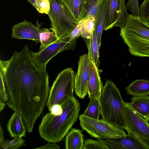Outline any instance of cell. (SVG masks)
Returning <instances> with one entry per match:
<instances>
[{
	"mask_svg": "<svg viewBox=\"0 0 149 149\" xmlns=\"http://www.w3.org/2000/svg\"><path fill=\"white\" fill-rule=\"evenodd\" d=\"M0 70L8 96L6 104L21 115L26 130L31 133L48 97L47 72L36 66L27 45L20 52L15 51L10 59L1 60Z\"/></svg>",
	"mask_w": 149,
	"mask_h": 149,
	"instance_id": "cell-1",
	"label": "cell"
},
{
	"mask_svg": "<svg viewBox=\"0 0 149 149\" xmlns=\"http://www.w3.org/2000/svg\"><path fill=\"white\" fill-rule=\"evenodd\" d=\"M61 104L63 109L62 114L55 116L50 112L47 113L39 126L40 136L49 143H56L62 141L79 116L80 104L74 96Z\"/></svg>",
	"mask_w": 149,
	"mask_h": 149,
	"instance_id": "cell-2",
	"label": "cell"
},
{
	"mask_svg": "<svg viewBox=\"0 0 149 149\" xmlns=\"http://www.w3.org/2000/svg\"><path fill=\"white\" fill-rule=\"evenodd\" d=\"M120 35L131 54L149 57V26L140 17L129 14L125 27L120 28Z\"/></svg>",
	"mask_w": 149,
	"mask_h": 149,
	"instance_id": "cell-3",
	"label": "cell"
},
{
	"mask_svg": "<svg viewBox=\"0 0 149 149\" xmlns=\"http://www.w3.org/2000/svg\"><path fill=\"white\" fill-rule=\"evenodd\" d=\"M99 101L102 119L116 127L125 130L124 102L119 89L112 81L107 79Z\"/></svg>",
	"mask_w": 149,
	"mask_h": 149,
	"instance_id": "cell-4",
	"label": "cell"
},
{
	"mask_svg": "<svg viewBox=\"0 0 149 149\" xmlns=\"http://www.w3.org/2000/svg\"><path fill=\"white\" fill-rule=\"evenodd\" d=\"M50 7L47 15L51 25L49 29L58 38L69 34L79 22L64 0H49Z\"/></svg>",
	"mask_w": 149,
	"mask_h": 149,
	"instance_id": "cell-5",
	"label": "cell"
},
{
	"mask_svg": "<svg viewBox=\"0 0 149 149\" xmlns=\"http://www.w3.org/2000/svg\"><path fill=\"white\" fill-rule=\"evenodd\" d=\"M75 73L70 68L65 69L58 74L50 89L46 106L50 112L52 106L61 104L69 97L73 96Z\"/></svg>",
	"mask_w": 149,
	"mask_h": 149,
	"instance_id": "cell-6",
	"label": "cell"
},
{
	"mask_svg": "<svg viewBox=\"0 0 149 149\" xmlns=\"http://www.w3.org/2000/svg\"><path fill=\"white\" fill-rule=\"evenodd\" d=\"M80 123L83 130L97 139L125 137L127 134L122 129L116 127L104 120L88 117L83 114L79 116Z\"/></svg>",
	"mask_w": 149,
	"mask_h": 149,
	"instance_id": "cell-7",
	"label": "cell"
},
{
	"mask_svg": "<svg viewBox=\"0 0 149 149\" xmlns=\"http://www.w3.org/2000/svg\"><path fill=\"white\" fill-rule=\"evenodd\" d=\"M124 112L128 134L149 145L148 122L124 102Z\"/></svg>",
	"mask_w": 149,
	"mask_h": 149,
	"instance_id": "cell-8",
	"label": "cell"
},
{
	"mask_svg": "<svg viewBox=\"0 0 149 149\" xmlns=\"http://www.w3.org/2000/svg\"><path fill=\"white\" fill-rule=\"evenodd\" d=\"M76 39L72 41L65 37L58 38L55 42L42 51L35 52L30 50L31 58L36 66L46 71V65L50 59L58 53L65 50L73 49Z\"/></svg>",
	"mask_w": 149,
	"mask_h": 149,
	"instance_id": "cell-9",
	"label": "cell"
},
{
	"mask_svg": "<svg viewBox=\"0 0 149 149\" xmlns=\"http://www.w3.org/2000/svg\"><path fill=\"white\" fill-rule=\"evenodd\" d=\"M91 59L88 54L81 56L75 75L74 91L79 97L83 99L88 93L90 74Z\"/></svg>",
	"mask_w": 149,
	"mask_h": 149,
	"instance_id": "cell-10",
	"label": "cell"
},
{
	"mask_svg": "<svg viewBox=\"0 0 149 149\" xmlns=\"http://www.w3.org/2000/svg\"><path fill=\"white\" fill-rule=\"evenodd\" d=\"M41 28L38 20L35 25L32 22L24 19L13 26L11 36L17 39H29L36 43L40 42L39 35Z\"/></svg>",
	"mask_w": 149,
	"mask_h": 149,
	"instance_id": "cell-11",
	"label": "cell"
},
{
	"mask_svg": "<svg viewBox=\"0 0 149 149\" xmlns=\"http://www.w3.org/2000/svg\"><path fill=\"white\" fill-rule=\"evenodd\" d=\"M107 149H149V145L127 134L125 137L116 138H99Z\"/></svg>",
	"mask_w": 149,
	"mask_h": 149,
	"instance_id": "cell-12",
	"label": "cell"
},
{
	"mask_svg": "<svg viewBox=\"0 0 149 149\" xmlns=\"http://www.w3.org/2000/svg\"><path fill=\"white\" fill-rule=\"evenodd\" d=\"M103 87L98 68L93 61L91 60L90 77L88 91L89 99L96 98L99 100Z\"/></svg>",
	"mask_w": 149,
	"mask_h": 149,
	"instance_id": "cell-13",
	"label": "cell"
},
{
	"mask_svg": "<svg viewBox=\"0 0 149 149\" xmlns=\"http://www.w3.org/2000/svg\"><path fill=\"white\" fill-rule=\"evenodd\" d=\"M7 127L11 137L22 138L26 136V128L22 118L16 112H14L8 120Z\"/></svg>",
	"mask_w": 149,
	"mask_h": 149,
	"instance_id": "cell-14",
	"label": "cell"
},
{
	"mask_svg": "<svg viewBox=\"0 0 149 149\" xmlns=\"http://www.w3.org/2000/svg\"><path fill=\"white\" fill-rule=\"evenodd\" d=\"M120 13V0H108L107 9L104 30L112 29L118 21Z\"/></svg>",
	"mask_w": 149,
	"mask_h": 149,
	"instance_id": "cell-15",
	"label": "cell"
},
{
	"mask_svg": "<svg viewBox=\"0 0 149 149\" xmlns=\"http://www.w3.org/2000/svg\"><path fill=\"white\" fill-rule=\"evenodd\" d=\"M84 141V136L82 131L71 128L65 136V148L83 149Z\"/></svg>",
	"mask_w": 149,
	"mask_h": 149,
	"instance_id": "cell-16",
	"label": "cell"
},
{
	"mask_svg": "<svg viewBox=\"0 0 149 149\" xmlns=\"http://www.w3.org/2000/svg\"><path fill=\"white\" fill-rule=\"evenodd\" d=\"M131 102L128 103L130 107L148 122L149 96H133Z\"/></svg>",
	"mask_w": 149,
	"mask_h": 149,
	"instance_id": "cell-17",
	"label": "cell"
},
{
	"mask_svg": "<svg viewBox=\"0 0 149 149\" xmlns=\"http://www.w3.org/2000/svg\"><path fill=\"white\" fill-rule=\"evenodd\" d=\"M127 94L132 96H143L149 95V81L137 79L125 87Z\"/></svg>",
	"mask_w": 149,
	"mask_h": 149,
	"instance_id": "cell-18",
	"label": "cell"
},
{
	"mask_svg": "<svg viewBox=\"0 0 149 149\" xmlns=\"http://www.w3.org/2000/svg\"><path fill=\"white\" fill-rule=\"evenodd\" d=\"M88 50V54L98 68L99 65V47L95 30H94L89 38H83Z\"/></svg>",
	"mask_w": 149,
	"mask_h": 149,
	"instance_id": "cell-19",
	"label": "cell"
},
{
	"mask_svg": "<svg viewBox=\"0 0 149 149\" xmlns=\"http://www.w3.org/2000/svg\"><path fill=\"white\" fill-rule=\"evenodd\" d=\"M108 0H104L101 6L97 19L95 21V30L98 45L101 44V39L104 30L107 9Z\"/></svg>",
	"mask_w": 149,
	"mask_h": 149,
	"instance_id": "cell-20",
	"label": "cell"
},
{
	"mask_svg": "<svg viewBox=\"0 0 149 149\" xmlns=\"http://www.w3.org/2000/svg\"><path fill=\"white\" fill-rule=\"evenodd\" d=\"M104 0H88L81 20L91 17L97 19L99 10Z\"/></svg>",
	"mask_w": 149,
	"mask_h": 149,
	"instance_id": "cell-21",
	"label": "cell"
},
{
	"mask_svg": "<svg viewBox=\"0 0 149 149\" xmlns=\"http://www.w3.org/2000/svg\"><path fill=\"white\" fill-rule=\"evenodd\" d=\"M39 37L41 44L39 51L42 50L58 38L54 31L45 28H41Z\"/></svg>",
	"mask_w": 149,
	"mask_h": 149,
	"instance_id": "cell-22",
	"label": "cell"
},
{
	"mask_svg": "<svg viewBox=\"0 0 149 149\" xmlns=\"http://www.w3.org/2000/svg\"><path fill=\"white\" fill-rule=\"evenodd\" d=\"M83 114L90 118L99 119L100 114L99 100L96 98L90 99L88 106Z\"/></svg>",
	"mask_w": 149,
	"mask_h": 149,
	"instance_id": "cell-23",
	"label": "cell"
},
{
	"mask_svg": "<svg viewBox=\"0 0 149 149\" xmlns=\"http://www.w3.org/2000/svg\"><path fill=\"white\" fill-rule=\"evenodd\" d=\"M80 32L83 38H89L95 29V19L93 17L81 20Z\"/></svg>",
	"mask_w": 149,
	"mask_h": 149,
	"instance_id": "cell-24",
	"label": "cell"
},
{
	"mask_svg": "<svg viewBox=\"0 0 149 149\" xmlns=\"http://www.w3.org/2000/svg\"><path fill=\"white\" fill-rule=\"evenodd\" d=\"M22 138L15 137L11 140H4L0 142V148L3 149H18L26 145Z\"/></svg>",
	"mask_w": 149,
	"mask_h": 149,
	"instance_id": "cell-25",
	"label": "cell"
},
{
	"mask_svg": "<svg viewBox=\"0 0 149 149\" xmlns=\"http://www.w3.org/2000/svg\"><path fill=\"white\" fill-rule=\"evenodd\" d=\"M40 13L48 15L50 5L49 0H26Z\"/></svg>",
	"mask_w": 149,
	"mask_h": 149,
	"instance_id": "cell-26",
	"label": "cell"
},
{
	"mask_svg": "<svg viewBox=\"0 0 149 149\" xmlns=\"http://www.w3.org/2000/svg\"><path fill=\"white\" fill-rule=\"evenodd\" d=\"M120 0V13L119 19L114 25L120 28H124L126 24L129 14L125 8V0Z\"/></svg>",
	"mask_w": 149,
	"mask_h": 149,
	"instance_id": "cell-27",
	"label": "cell"
},
{
	"mask_svg": "<svg viewBox=\"0 0 149 149\" xmlns=\"http://www.w3.org/2000/svg\"><path fill=\"white\" fill-rule=\"evenodd\" d=\"M83 149H107V147L100 141L90 139L84 141Z\"/></svg>",
	"mask_w": 149,
	"mask_h": 149,
	"instance_id": "cell-28",
	"label": "cell"
},
{
	"mask_svg": "<svg viewBox=\"0 0 149 149\" xmlns=\"http://www.w3.org/2000/svg\"><path fill=\"white\" fill-rule=\"evenodd\" d=\"M72 13L76 18L79 22L80 0H64Z\"/></svg>",
	"mask_w": 149,
	"mask_h": 149,
	"instance_id": "cell-29",
	"label": "cell"
},
{
	"mask_svg": "<svg viewBox=\"0 0 149 149\" xmlns=\"http://www.w3.org/2000/svg\"><path fill=\"white\" fill-rule=\"evenodd\" d=\"M140 17L144 21H149V0H144L139 7Z\"/></svg>",
	"mask_w": 149,
	"mask_h": 149,
	"instance_id": "cell-30",
	"label": "cell"
},
{
	"mask_svg": "<svg viewBox=\"0 0 149 149\" xmlns=\"http://www.w3.org/2000/svg\"><path fill=\"white\" fill-rule=\"evenodd\" d=\"M126 10L130 11L132 15L134 16L140 17L138 0H129L125 5Z\"/></svg>",
	"mask_w": 149,
	"mask_h": 149,
	"instance_id": "cell-31",
	"label": "cell"
},
{
	"mask_svg": "<svg viewBox=\"0 0 149 149\" xmlns=\"http://www.w3.org/2000/svg\"><path fill=\"white\" fill-rule=\"evenodd\" d=\"M0 76V99L6 102L8 100V96L5 87L2 72L1 70Z\"/></svg>",
	"mask_w": 149,
	"mask_h": 149,
	"instance_id": "cell-32",
	"label": "cell"
},
{
	"mask_svg": "<svg viewBox=\"0 0 149 149\" xmlns=\"http://www.w3.org/2000/svg\"><path fill=\"white\" fill-rule=\"evenodd\" d=\"M81 25V22L80 21L78 23L77 26L72 30L71 32L65 37L69 38L70 40L72 41L76 39L77 38L81 36L80 30Z\"/></svg>",
	"mask_w": 149,
	"mask_h": 149,
	"instance_id": "cell-33",
	"label": "cell"
},
{
	"mask_svg": "<svg viewBox=\"0 0 149 149\" xmlns=\"http://www.w3.org/2000/svg\"><path fill=\"white\" fill-rule=\"evenodd\" d=\"M63 109L61 104H55L52 106L50 112L55 116H58L62 114Z\"/></svg>",
	"mask_w": 149,
	"mask_h": 149,
	"instance_id": "cell-34",
	"label": "cell"
},
{
	"mask_svg": "<svg viewBox=\"0 0 149 149\" xmlns=\"http://www.w3.org/2000/svg\"><path fill=\"white\" fill-rule=\"evenodd\" d=\"M60 148V146L56 143L48 142L47 144L42 146L33 149H59Z\"/></svg>",
	"mask_w": 149,
	"mask_h": 149,
	"instance_id": "cell-35",
	"label": "cell"
},
{
	"mask_svg": "<svg viewBox=\"0 0 149 149\" xmlns=\"http://www.w3.org/2000/svg\"><path fill=\"white\" fill-rule=\"evenodd\" d=\"M87 0H80L79 21L81 20Z\"/></svg>",
	"mask_w": 149,
	"mask_h": 149,
	"instance_id": "cell-36",
	"label": "cell"
},
{
	"mask_svg": "<svg viewBox=\"0 0 149 149\" xmlns=\"http://www.w3.org/2000/svg\"><path fill=\"white\" fill-rule=\"evenodd\" d=\"M4 132L3 130V128L0 125V142L3 141L4 139L3 136Z\"/></svg>",
	"mask_w": 149,
	"mask_h": 149,
	"instance_id": "cell-37",
	"label": "cell"
},
{
	"mask_svg": "<svg viewBox=\"0 0 149 149\" xmlns=\"http://www.w3.org/2000/svg\"><path fill=\"white\" fill-rule=\"evenodd\" d=\"M6 103L4 102L1 99H0V111L1 112L5 108Z\"/></svg>",
	"mask_w": 149,
	"mask_h": 149,
	"instance_id": "cell-38",
	"label": "cell"
},
{
	"mask_svg": "<svg viewBox=\"0 0 149 149\" xmlns=\"http://www.w3.org/2000/svg\"><path fill=\"white\" fill-rule=\"evenodd\" d=\"M147 24L149 26V21L147 22Z\"/></svg>",
	"mask_w": 149,
	"mask_h": 149,
	"instance_id": "cell-39",
	"label": "cell"
},
{
	"mask_svg": "<svg viewBox=\"0 0 149 149\" xmlns=\"http://www.w3.org/2000/svg\"><path fill=\"white\" fill-rule=\"evenodd\" d=\"M148 121L149 122V118L148 119Z\"/></svg>",
	"mask_w": 149,
	"mask_h": 149,
	"instance_id": "cell-40",
	"label": "cell"
}]
</instances>
